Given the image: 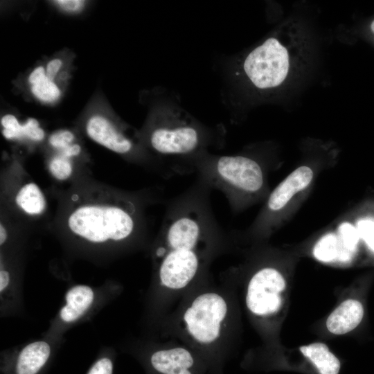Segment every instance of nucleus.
Listing matches in <instances>:
<instances>
[{"label": "nucleus", "mask_w": 374, "mask_h": 374, "mask_svg": "<svg viewBox=\"0 0 374 374\" xmlns=\"http://www.w3.org/2000/svg\"><path fill=\"white\" fill-rule=\"evenodd\" d=\"M8 238V232L4 225L1 223L0 224V244L3 245Z\"/></svg>", "instance_id": "obj_29"}, {"label": "nucleus", "mask_w": 374, "mask_h": 374, "mask_svg": "<svg viewBox=\"0 0 374 374\" xmlns=\"http://www.w3.org/2000/svg\"><path fill=\"white\" fill-rule=\"evenodd\" d=\"M337 235L344 248L353 255L360 238L357 228L344 222L339 226Z\"/></svg>", "instance_id": "obj_18"}, {"label": "nucleus", "mask_w": 374, "mask_h": 374, "mask_svg": "<svg viewBox=\"0 0 374 374\" xmlns=\"http://www.w3.org/2000/svg\"><path fill=\"white\" fill-rule=\"evenodd\" d=\"M299 350L312 362L319 374L339 373L341 362L325 344L316 342L302 346Z\"/></svg>", "instance_id": "obj_13"}, {"label": "nucleus", "mask_w": 374, "mask_h": 374, "mask_svg": "<svg viewBox=\"0 0 374 374\" xmlns=\"http://www.w3.org/2000/svg\"><path fill=\"white\" fill-rule=\"evenodd\" d=\"M63 64V62L60 58H54L51 60L46 64V73L47 78L54 81L58 72L61 69Z\"/></svg>", "instance_id": "obj_24"}, {"label": "nucleus", "mask_w": 374, "mask_h": 374, "mask_svg": "<svg viewBox=\"0 0 374 374\" xmlns=\"http://www.w3.org/2000/svg\"><path fill=\"white\" fill-rule=\"evenodd\" d=\"M10 281L9 273L6 270L0 271V291L2 292L8 285Z\"/></svg>", "instance_id": "obj_28"}, {"label": "nucleus", "mask_w": 374, "mask_h": 374, "mask_svg": "<svg viewBox=\"0 0 374 374\" xmlns=\"http://www.w3.org/2000/svg\"><path fill=\"white\" fill-rule=\"evenodd\" d=\"M357 229L360 238L363 239L371 250L374 252V221L368 219L357 222Z\"/></svg>", "instance_id": "obj_22"}, {"label": "nucleus", "mask_w": 374, "mask_h": 374, "mask_svg": "<svg viewBox=\"0 0 374 374\" xmlns=\"http://www.w3.org/2000/svg\"><path fill=\"white\" fill-rule=\"evenodd\" d=\"M143 196L116 192L97 193L73 204L66 225L76 236L94 244L125 242L145 226Z\"/></svg>", "instance_id": "obj_3"}, {"label": "nucleus", "mask_w": 374, "mask_h": 374, "mask_svg": "<svg viewBox=\"0 0 374 374\" xmlns=\"http://www.w3.org/2000/svg\"><path fill=\"white\" fill-rule=\"evenodd\" d=\"M1 125L3 127L2 134L6 139L12 140L23 137L22 124L15 115L10 114L3 115L1 118Z\"/></svg>", "instance_id": "obj_19"}, {"label": "nucleus", "mask_w": 374, "mask_h": 374, "mask_svg": "<svg viewBox=\"0 0 374 374\" xmlns=\"http://www.w3.org/2000/svg\"><path fill=\"white\" fill-rule=\"evenodd\" d=\"M313 254L318 260L324 262L335 260L347 262L353 256L344 248L338 235L332 233H328L319 240L314 247Z\"/></svg>", "instance_id": "obj_14"}, {"label": "nucleus", "mask_w": 374, "mask_h": 374, "mask_svg": "<svg viewBox=\"0 0 374 374\" xmlns=\"http://www.w3.org/2000/svg\"><path fill=\"white\" fill-rule=\"evenodd\" d=\"M285 286L283 276L276 269L264 267L258 269L247 285L245 301L248 310L261 317L275 314L281 307V294Z\"/></svg>", "instance_id": "obj_7"}, {"label": "nucleus", "mask_w": 374, "mask_h": 374, "mask_svg": "<svg viewBox=\"0 0 374 374\" xmlns=\"http://www.w3.org/2000/svg\"><path fill=\"white\" fill-rule=\"evenodd\" d=\"M141 140L154 153L170 177L193 173L195 161L211 149L222 148L226 130L195 118L172 93L163 92L152 111Z\"/></svg>", "instance_id": "obj_2"}, {"label": "nucleus", "mask_w": 374, "mask_h": 374, "mask_svg": "<svg viewBox=\"0 0 374 374\" xmlns=\"http://www.w3.org/2000/svg\"><path fill=\"white\" fill-rule=\"evenodd\" d=\"M31 92L36 98L46 103L57 100L61 94L58 86L47 77L37 84L31 86Z\"/></svg>", "instance_id": "obj_16"}, {"label": "nucleus", "mask_w": 374, "mask_h": 374, "mask_svg": "<svg viewBox=\"0 0 374 374\" xmlns=\"http://www.w3.org/2000/svg\"><path fill=\"white\" fill-rule=\"evenodd\" d=\"M51 353L50 345L43 341L30 343L17 355L13 374H38L47 363Z\"/></svg>", "instance_id": "obj_11"}, {"label": "nucleus", "mask_w": 374, "mask_h": 374, "mask_svg": "<svg viewBox=\"0 0 374 374\" xmlns=\"http://www.w3.org/2000/svg\"><path fill=\"white\" fill-rule=\"evenodd\" d=\"M193 172L212 190L222 192L235 211L260 195L265 187L260 163L243 154L220 155L207 152L195 161Z\"/></svg>", "instance_id": "obj_5"}, {"label": "nucleus", "mask_w": 374, "mask_h": 374, "mask_svg": "<svg viewBox=\"0 0 374 374\" xmlns=\"http://www.w3.org/2000/svg\"><path fill=\"white\" fill-rule=\"evenodd\" d=\"M212 190L197 177L167 204L153 256L159 283L169 293L204 277L211 261L226 249V233L211 206Z\"/></svg>", "instance_id": "obj_1"}, {"label": "nucleus", "mask_w": 374, "mask_h": 374, "mask_svg": "<svg viewBox=\"0 0 374 374\" xmlns=\"http://www.w3.org/2000/svg\"><path fill=\"white\" fill-rule=\"evenodd\" d=\"M46 77V69L43 66H38L29 74L28 81L31 86H33L44 80Z\"/></svg>", "instance_id": "obj_26"}, {"label": "nucleus", "mask_w": 374, "mask_h": 374, "mask_svg": "<svg viewBox=\"0 0 374 374\" xmlns=\"http://www.w3.org/2000/svg\"><path fill=\"white\" fill-rule=\"evenodd\" d=\"M57 154L65 157L71 159L80 154L81 146L78 143H73L72 145L65 148L64 149L57 151Z\"/></svg>", "instance_id": "obj_27"}, {"label": "nucleus", "mask_w": 374, "mask_h": 374, "mask_svg": "<svg viewBox=\"0 0 374 374\" xmlns=\"http://www.w3.org/2000/svg\"><path fill=\"white\" fill-rule=\"evenodd\" d=\"M242 67L245 75L257 89L274 88L287 77V51L277 39L269 37L247 55Z\"/></svg>", "instance_id": "obj_6"}, {"label": "nucleus", "mask_w": 374, "mask_h": 374, "mask_svg": "<svg viewBox=\"0 0 374 374\" xmlns=\"http://www.w3.org/2000/svg\"><path fill=\"white\" fill-rule=\"evenodd\" d=\"M93 297L92 289L87 285L71 287L65 295L66 304L60 312L62 320L67 323L77 320L91 306Z\"/></svg>", "instance_id": "obj_12"}, {"label": "nucleus", "mask_w": 374, "mask_h": 374, "mask_svg": "<svg viewBox=\"0 0 374 374\" xmlns=\"http://www.w3.org/2000/svg\"><path fill=\"white\" fill-rule=\"evenodd\" d=\"M15 202L24 213L31 215L42 213L46 207L43 192L33 182L26 183L19 188L15 195Z\"/></svg>", "instance_id": "obj_15"}, {"label": "nucleus", "mask_w": 374, "mask_h": 374, "mask_svg": "<svg viewBox=\"0 0 374 374\" xmlns=\"http://www.w3.org/2000/svg\"><path fill=\"white\" fill-rule=\"evenodd\" d=\"M313 172L308 166H301L281 181L269 196L267 208L277 212L284 208L292 197L305 188L312 181Z\"/></svg>", "instance_id": "obj_9"}, {"label": "nucleus", "mask_w": 374, "mask_h": 374, "mask_svg": "<svg viewBox=\"0 0 374 374\" xmlns=\"http://www.w3.org/2000/svg\"><path fill=\"white\" fill-rule=\"evenodd\" d=\"M363 316L362 304L357 300L347 299L328 316L326 327L334 335H344L354 330Z\"/></svg>", "instance_id": "obj_10"}, {"label": "nucleus", "mask_w": 374, "mask_h": 374, "mask_svg": "<svg viewBox=\"0 0 374 374\" xmlns=\"http://www.w3.org/2000/svg\"><path fill=\"white\" fill-rule=\"evenodd\" d=\"M23 137L33 141H41L45 137L44 130L40 127L38 121L34 118H29L22 124Z\"/></svg>", "instance_id": "obj_21"}, {"label": "nucleus", "mask_w": 374, "mask_h": 374, "mask_svg": "<svg viewBox=\"0 0 374 374\" xmlns=\"http://www.w3.org/2000/svg\"><path fill=\"white\" fill-rule=\"evenodd\" d=\"M114 364L111 359L102 357L90 368L87 374H113Z\"/></svg>", "instance_id": "obj_23"}, {"label": "nucleus", "mask_w": 374, "mask_h": 374, "mask_svg": "<svg viewBox=\"0 0 374 374\" xmlns=\"http://www.w3.org/2000/svg\"><path fill=\"white\" fill-rule=\"evenodd\" d=\"M229 304L225 294L214 290L195 294L183 306L178 317L182 335L213 368L221 374L224 354L221 344L226 337Z\"/></svg>", "instance_id": "obj_4"}, {"label": "nucleus", "mask_w": 374, "mask_h": 374, "mask_svg": "<svg viewBox=\"0 0 374 374\" xmlns=\"http://www.w3.org/2000/svg\"><path fill=\"white\" fill-rule=\"evenodd\" d=\"M48 168L53 177L60 181L67 179L73 172L71 159L59 154L50 159Z\"/></svg>", "instance_id": "obj_17"}, {"label": "nucleus", "mask_w": 374, "mask_h": 374, "mask_svg": "<svg viewBox=\"0 0 374 374\" xmlns=\"http://www.w3.org/2000/svg\"><path fill=\"white\" fill-rule=\"evenodd\" d=\"M148 365L153 374H218L195 350L184 344H169L153 351Z\"/></svg>", "instance_id": "obj_8"}, {"label": "nucleus", "mask_w": 374, "mask_h": 374, "mask_svg": "<svg viewBox=\"0 0 374 374\" xmlns=\"http://www.w3.org/2000/svg\"><path fill=\"white\" fill-rule=\"evenodd\" d=\"M54 2L62 9L71 12L80 10L84 3V1L80 0H58Z\"/></svg>", "instance_id": "obj_25"}, {"label": "nucleus", "mask_w": 374, "mask_h": 374, "mask_svg": "<svg viewBox=\"0 0 374 374\" xmlns=\"http://www.w3.org/2000/svg\"><path fill=\"white\" fill-rule=\"evenodd\" d=\"M74 140L75 135L72 132L63 130L52 134L48 139V142L52 148L60 151L74 143Z\"/></svg>", "instance_id": "obj_20"}]
</instances>
